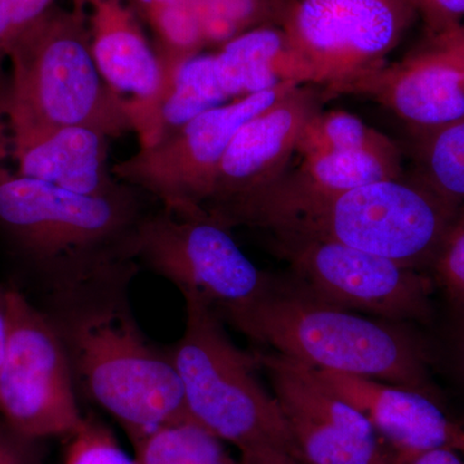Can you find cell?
I'll return each mask as SVG.
<instances>
[{
	"mask_svg": "<svg viewBox=\"0 0 464 464\" xmlns=\"http://www.w3.org/2000/svg\"><path fill=\"white\" fill-rule=\"evenodd\" d=\"M139 265L43 295L65 344L79 395L111 415L130 442L190 420L169 348L146 337L130 301Z\"/></svg>",
	"mask_w": 464,
	"mask_h": 464,
	"instance_id": "cell-1",
	"label": "cell"
},
{
	"mask_svg": "<svg viewBox=\"0 0 464 464\" xmlns=\"http://www.w3.org/2000/svg\"><path fill=\"white\" fill-rule=\"evenodd\" d=\"M463 203L423 179L401 177L342 192L299 185L284 172L273 182L208 204L226 227H249L335 241L422 271L432 267Z\"/></svg>",
	"mask_w": 464,
	"mask_h": 464,
	"instance_id": "cell-2",
	"label": "cell"
},
{
	"mask_svg": "<svg viewBox=\"0 0 464 464\" xmlns=\"http://www.w3.org/2000/svg\"><path fill=\"white\" fill-rule=\"evenodd\" d=\"M157 204L133 186L91 197L20 176L0 161V239L43 295L139 265L134 237Z\"/></svg>",
	"mask_w": 464,
	"mask_h": 464,
	"instance_id": "cell-3",
	"label": "cell"
},
{
	"mask_svg": "<svg viewBox=\"0 0 464 464\" xmlns=\"http://www.w3.org/2000/svg\"><path fill=\"white\" fill-rule=\"evenodd\" d=\"M221 319L270 351L317 371L362 375L438 396L426 347L405 323L335 306L292 275H271L258 298Z\"/></svg>",
	"mask_w": 464,
	"mask_h": 464,
	"instance_id": "cell-4",
	"label": "cell"
},
{
	"mask_svg": "<svg viewBox=\"0 0 464 464\" xmlns=\"http://www.w3.org/2000/svg\"><path fill=\"white\" fill-rule=\"evenodd\" d=\"M7 61L3 130L83 127L110 139L134 132L127 106L101 75L76 5L54 3L12 43Z\"/></svg>",
	"mask_w": 464,
	"mask_h": 464,
	"instance_id": "cell-5",
	"label": "cell"
},
{
	"mask_svg": "<svg viewBox=\"0 0 464 464\" xmlns=\"http://www.w3.org/2000/svg\"><path fill=\"white\" fill-rule=\"evenodd\" d=\"M185 329L169 347L188 417L244 451L274 447L297 457L273 392L259 380L255 353L241 350L212 308L185 302Z\"/></svg>",
	"mask_w": 464,
	"mask_h": 464,
	"instance_id": "cell-6",
	"label": "cell"
},
{
	"mask_svg": "<svg viewBox=\"0 0 464 464\" xmlns=\"http://www.w3.org/2000/svg\"><path fill=\"white\" fill-rule=\"evenodd\" d=\"M133 253L140 267L176 286L185 302L206 304L219 317L252 304L271 279L244 255L231 228L160 204L140 224Z\"/></svg>",
	"mask_w": 464,
	"mask_h": 464,
	"instance_id": "cell-7",
	"label": "cell"
},
{
	"mask_svg": "<svg viewBox=\"0 0 464 464\" xmlns=\"http://www.w3.org/2000/svg\"><path fill=\"white\" fill-rule=\"evenodd\" d=\"M9 332L0 368V420L38 440L72 438L84 422L65 344L38 304L8 286Z\"/></svg>",
	"mask_w": 464,
	"mask_h": 464,
	"instance_id": "cell-8",
	"label": "cell"
},
{
	"mask_svg": "<svg viewBox=\"0 0 464 464\" xmlns=\"http://www.w3.org/2000/svg\"><path fill=\"white\" fill-rule=\"evenodd\" d=\"M270 237L292 276L316 297L389 322L431 320L433 284L422 271L335 241L293 234Z\"/></svg>",
	"mask_w": 464,
	"mask_h": 464,
	"instance_id": "cell-9",
	"label": "cell"
},
{
	"mask_svg": "<svg viewBox=\"0 0 464 464\" xmlns=\"http://www.w3.org/2000/svg\"><path fill=\"white\" fill-rule=\"evenodd\" d=\"M295 87L282 85L203 112L119 161L112 172L176 215H206L204 206L212 197L217 172L232 137L241 125Z\"/></svg>",
	"mask_w": 464,
	"mask_h": 464,
	"instance_id": "cell-10",
	"label": "cell"
},
{
	"mask_svg": "<svg viewBox=\"0 0 464 464\" xmlns=\"http://www.w3.org/2000/svg\"><path fill=\"white\" fill-rule=\"evenodd\" d=\"M415 14L409 0H292L280 27L332 87L381 67Z\"/></svg>",
	"mask_w": 464,
	"mask_h": 464,
	"instance_id": "cell-11",
	"label": "cell"
},
{
	"mask_svg": "<svg viewBox=\"0 0 464 464\" xmlns=\"http://www.w3.org/2000/svg\"><path fill=\"white\" fill-rule=\"evenodd\" d=\"M304 464H404L368 420L341 398L316 369L256 350Z\"/></svg>",
	"mask_w": 464,
	"mask_h": 464,
	"instance_id": "cell-12",
	"label": "cell"
},
{
	"mask_svg": "<svg viewBox=\"0 0 464 464\" xmlns=\"http://www.w3.org/2000/svg\"><path fill=\"white\" fill-rule=\"evenodd\" d=\"M72 5L83 14L101 75L127 106L141 146L150 145L167 78L145 24L125 0H72Z\"/></svg>",
	"mask_w": 464,
	"mask_h": 464,
	"instance_id": "cell-13",
	"label": "cell"
},
{
	"mask_svg": "<svg viewBox=\"0 0 464 464\" xmlns=\"http://www.w3.org/2000/svg\"><path fill=\"white\" fill-rule=\"evenodd\" d=\"M316 84L297 85L244 123L226 150L208 204L273 182L288 170L308 121L322 111Z\"/></svg>",
	"mask_w": 464,
	"mask_h": 464,
	"instance_id": "cell-14",
	"label": "cell"
},
{
	"mask_svg": "<svg viewBox=\"0 0 464 464\" xmlns=\"http://www.w3.org/2000/svg\"><path fill=\"white\" fill-rule=\"evenodd\" d=\"M316 372L364 415L404 464L432 449L458 450L464 429L448 417L435 396L362 375Z\"/></svg>",
	"mask_w": 464,
	"mask_h": 464,
	"instance_id": "cell-15",
	"label": "cell"
},
{
	"mask_svg": "<svg viewBox=\"0 0 464 464\" xmlns=\"http://www.w3.org/2000/svg\"><path fill=\"white\" fill-rule=\"evenodd\" d=\"M110 137L83 127L5 130L0 161L27 179L91 197L123 190L109 166Z\"/></svg>",
	"mask_w": 464,
	"mask_h": 464,
	"instance_id": "cell-16",
	"label": "cell"
},
{
	"mask_svg": "<svg viewBox=\"0 0 464 464\" xmlns=\"http://www.w3.org/2000/svg\"><path fill=\"white\" fill-rule=\"evenodd\" d=\"M329 91L373 97L422 139L464 121V69L432 51L378 67Z\"/></svg>",
	"mask_w": 464,
	"mask_h": 464,
	"instance_id": "cell-17",
	"label": "cell"
},
{
	"mask_svg": "<svg viewBox=\"0 0 464 464\" xmlns=\"http://www.w3.org/2000/svg\"><path fill=\"white\" fill-rule=\"evenodd\" d=\"M215 63L232 101L285 84H322L279 26L258 27L232 39L216 52Z\"/></svg>",
	"mask_w": 464,
	"mask_h": 464,
	"instance_id": "cell-18",
	"label": "cell"
},
{
	"mask_svg": "<svg viewBox=\"0 0 464 464\" xmlns=\"http://www.w3.org/2000/svg\"><path fill=\"white\" fill-rule=\"evenodd\" d=\"M231 101L217 74L215 53H200L190 58L170 79L159 105L154 136L150 145L164 139L198 115Z\"/></svg>",
	"mask_w": 464,
	"mask_h": 464,
	"instance_id": "cell-19",
	"label": "cell"
},
{
	"mask_svg": "<svg viewBox=\"0 0 464 464\" xmlns=\"http://www.w3.org/2000/svg\"><path fill=\"white\" fill-rule=\"evenodd\" d=\"M299 185L323 192H342L401 177V154L368 151H333L304 158L295 172L286 170Z\"/></svg>",
	"mask_w": 464,
	"mask_h": 464,
	"instance_id": "cell-20",
	"label": "cell"
},
{
	"mask_svg": "<svg viewBox=\"0 0 464 464\" xmlns=\"http://www.w3.org/2000/svg\"><path fill=\"white\" fill-rule=\"evenodd\" d=\"M139 464H240L225 442L192 420L166 424L133 442Z\"/></svg>",
	"mask_w": 464,
	"mask_h": 464,
	"instance_id": "cell-21",
	"label": "cell"
},
{
	"mask_svg": "<svg viewBox=\"0 0 464 464\" xmlns=\"http://www.w3.org/2000/svg\"><path fill=\"white\" fill-rule=\"evenodd\" d=\"M292 0H195L207 47L221 48L232 39L265 26H282Z\"/></svg>",
	"mask_w": 464,
	"mask_h": 464,
	"instance_id": "cell-22",
	"label": "cell"
},
{
	"mask_svg": "<svg viewBox=\"0 0 464 464\" xmlns=\"http://www.w3.org/2000/svg\"><path fill=\"white\" fill-rule=\"evenodd\" d=\"M400 152L389 137L369 127L362 119L346 111H319L311 118L301 139L297 151L304 158L333 151Z\"/></svg>",
	"mask_w": 464,
	"mask_h": 464,
	"instance_id": "cell-23",
	"label": "cell"
},
{
	"mask_svg": "<svg viewBox=\"0 0 464 464\" xmlns=\"http://www.w3.org/2000/svg\"><path fill=\"white\" fill-rule=\"evenodd\" d=\"M424 181L440 194L464 203V121L424 137Z\"/></svg>",
	"mask_w": 464,
	"mask_h": 464,
	"instance_id": "cell-24",
	"label": "cell"
},
{
	"mask_svg": "<svg viewBox=\"0 0 464 464\" xmlns=\"http://www.w3.org/2000/svg\"><path fill=\"white\" fill-rule=\"evenodd\" d=\"M69 440L63 464H139L121 447L111 430L93 415L85 414L81 429Z\"/></svg>",
	"mask_w": 464,
	"mask_h": 464,
	"instance_id": "cell-25",
	"label": "cell"
},
{
	"mask_svg": "<svg viewBox=\"0 0 464 464\" xmlns=\"http://www.w3.org/2000/svg\"><path fill=\"white\" fill-rule=\"evenodd\" d=\"M54 5V0H0V121L5 115L8 74L5 70L9 47L20 34Z\"/></svg>",
	"mask_w": 464,
	"mask_h": 464,
	"instance_id": "cell-26",
	"label": "cell"
},
{
	"mask_svg": "<svg viewBox=\"0 0 464 464\" xmlns=\"http://www.w3.org/2000/svg\"><path fill=\"white\" fill-rule=\"evenodd\" d=\"M431 268L448 297L464 310V203Z\"/></svg>",
	"mask_w": 464,
	"mask_h": 464,
	"instance_id": "cell-27",
	"label": "cell"
},
{
	"mask_svg": "<svg viewBox=\"0 0 464 464\" xmlns=\"http://www.w3.org/2000/svg\"><path fill=\"white\" fill-rule=\"evenodd\" d=\"M420 14L433 36L450 32L462 25L464 0H409Z\"/></svg>",
	"mask_w": 464,
	"mask_h": 464,
	"instance_id": "cell-28",
	"label": "cell"
},
{
	"mask_svg": "<svg viewBox=\"0 0 464 464\" xmlns=\"http://www.w3.org/2000/svg\"><path fill=\"white\" fill-rule=\"evenodd\" d=\"M39 442L14 431L0 420V464H44Z\"/></svg>",
	"mask_w": 464,
	"mask_h": 464,
	"instance_id": "cell-29",
	"label": "cell"
},
{
	"mask_svg": "<svg viewBox=\"0 0 464 464\" xmlns=\"http://www.w3.org/2000/svg\"><path fill=\"white\" fill-rule=\"evenodd\" d=\"M433 53L464 69V26L433 36Z\"/></svg>",
	"mask_w": 464,
	"mask_h": 464,
	"instance_id": "cell-30",
	"label": "cell"
},
{
	"mask_svg": "<svg viewBox=\"0 0 464 464\" xmlns=\"http://www.w3.org/2000/svg\"><path fill=\"white\" fill-rule=\"evenodd\" d=\"M240 464H304L283 449L257 447L240 451Z\"/></svg>",
	"mask_w": 464,
	"mask_h": 464,
	"instance_id": "cell-31",
	"label": "cell"
},
{
	"mask_svg": "<svg viewBox=\"0 0 464 464\" xmlns=\"http://www.w3.org/2000/svg\"><path fill=\"white\" fill-rule=\"evenodd\" d=\"M125 2L145 24L152 14L163 9L174 7V5H194L195 0H125Z\"/></svg>",
	"mask_w": 464,
	"mask_h": 464,
	"instance_id": "cell-32",
	"label": "cell"
},
{
	"mask_svg": "<svg viewBox=\"0 0 464 464\" xmlns=\"http://www.w3.org/2000/svg\"><path fill=\"white\" fill-rule=\"evenodd\" d=\"M406 464H464V459L456 449L438 448L424 451Z\"/></svg>",
	"mask_w": 464,
	"mask_h": 464,
	"instance_id": "cell-33",
	"label": "cell"
},
{
	"mask_svg": "<svg viewBox=\"0 0 464 464\" xmlns=\"http://www.w3.org/2000/svg\"><path fill=\"white\" fill-rule=\"evenodd\" d=\"M9 332L8 286L0 284V368L5 359Z\"/></svg>",
	"mask_w": 464,
	"mask_h": 464,
	"instance_id": "cell-34",
	"label": "cell"
},
{
	"mask_svg": "<svg viewBox=\"0 0 464 464\" xmlns=\"http://www.w3.org/2000/svg\"><path fill=\"white\" fill-rule=\"evenodd\" d=\"M456 359L458 369H459V373L462 375L464 381V316L462 323H460L459 329H458L456 340Z\"/></svg>",
	"mask_w": 464,
	"mask_h": 464,
	"instance_id": "cell-35",
	"label": "cell"
},
{
	"mask_svg": "<svg viewBox=\"0 0 464 464\" xmlns=\"http://www.w3.org/2000/svg\"><path fill=\"white\" fill-rule=\"evenodd\" d=\"M458 451L464 457V432L462 435V439H460L459 447H458Z\"/></svg>",
	"mask_w": 464,
	"mask_h": 464,
	"instance_id": "cell-36",
	"label": "cell"
}]
</instances>
